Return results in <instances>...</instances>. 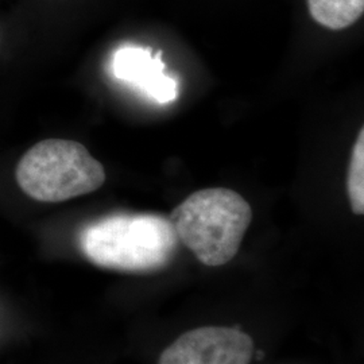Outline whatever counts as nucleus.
Here are the masks:
<instances>
[{"label":"nucleus","mask_w":364,"mask_h":364,"mask_svg":"<svg viewBox=\"0 0 364 364\" xmlns=\"http://www.w3.org/2000/svg\"><path fill=\"white\" fill-rule=\"evenodd\" d=\"M178 245L169 218L154 213L111 215L88 224L80 234V248L87 259L124 273L164 269Z\"/></svg>","instance_id":"nucleus-1"},{"label":"nucleus","mask_w":364,"mask_h":364,"mask_svg":"<svg viewBox=\"0 0 364 364\" xmlns=\"http://www.w3.org/2000/svg\"><path fill=\"white\" fill-rule=\"evenodd\" d=\"M170 223L180 243L209 267L234 259L252 220L247 201L227 188L195 192L171 212Z\"/></svg>","instance_id":"nucleus-2"},{"label":"nucleus","mask_w":364,"mask_h":364,"mask_svg":"<svg viewBox=\"0 0 364 364\" xmlns=\"http://www.w3.org/2000/svg\"><path fill=\"white\" fill-rule=\"evenodd\" d=\"M15 177L31 198L61 203L97 191L105 182V171L85 146L66 139H46L21 158Z\"/></svg>","instance_id":"nucleus-3"},{"label":"nucleus","mask_w":364,"mask_h":364,"mask_svg":"<svg viewBox=\"0 0 364 364\" xmlns=\"http://www.w3.org/2000/svg\"><path fill=\"white\" fill-rule=\"evenodd\" d=\"M254 341L240 329L203 326L182 333L158 364H250Z\"/></svg>","instance_id":"nucleus-4"},{"label":"nucleus","mask_w":364,"mask_h":364,"mask_svg":"<svg viewBox=\"0 0 364 364\" xmlns=\"http://www.w3.org/2000/svg\"><path fill=\"white\" fill-rule=\"evenodd\" d=\"M162 52L138 45L120 46L112 54L114 77L142 93L156 105H169L178 97V81L166 75Z\"/></svg>","instance_id":"nucleus-5"},{"label":"nucleus","mask_w":364,"mask_h":364,"mask_svg":"<svg viewBox=\"0 0 364 364\" xmlns=\"http://www.w3.org/2000/svg\"><path fill=\"white\" fill-rule=\"evenodd\" d=\"M314 22L338 31L355 25L364 13V0H308Z\"/></svg>","instance_id":"nucleus-6"},{"label":"nucleus","mask_w":364,"mask_h":364,"mask_svg":"<svg viewBox=\"0 0 364 364\" xmlns=\"http://www.w3.org/2000/svg\"><path fill=\"white\" fill-rule=\"evenodd\" d=\"M347 192L355 215L364 213V130L362 129L352 149L348 168Z\"/></svg>","instance_id":"nucleus-7"}]
</instances>
